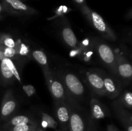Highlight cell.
I'll use <instances>...</instances> for the list:
<instances>
[{
  "label": "cell",
  "mask_w": 132,
  "mask_h": 131,
  "mask_svg": "<svg viewBox=\"0 0 132 131\" xmlns=\"http://www.w3.org/2000/svg\"><path fill=\"white\" fill-rule=\"evenodd\" d=\"M0 78L5 85L11 84L15 81L21 83L20 74L12 59L3 58L0 60Z\"/></svg>",
  "instance_id": "cell-4"
},
{
  "label": "cell",
  "mask_w": 132,
  "mask_h": 131,
  "mask_svg": "<svg viewBox=\"0 0 132 131\" xmlns=\"http://www.w3.org/2000/svg\"><path fill=\"white\" fill-rule=\"evenodd\" d=\"M100 73L104 82L106 96L111 99H114L119 96L122 91V86L120 81L114 76L109 75L103 71H100Z\"/></svg>",
  "instance_id": "cell-7"
},
{
  "label": "cell",
  "mask_w": 132,
  "mask_h": 131,
  "mask_svg": "<svg viewBox=\"0 0 132 131\" xmlns=\"http://www.w3.org/2000/svg\"><path fill=\"white\" fill-rule=\"evenodd\" d=\"M75 3L77 4L78 6H79L80 7L84 5L85 4V0H73Z\"/></svg>",
  "instance_id": "cell-27"
},
{
  "label": "cell",
  "mask_w": 132,
  "mask_h": 131,
  "mask_svg": "<svg viewBox=\"0 0 132 131\" xmlns=\"http://www.w3.org/2000/svg\"><path fill=\"white\" fill-rule=\"evenodd\" d=\"M5 12H6V11H5V8H4V6L3 5L2 3L1 2L0 3V20H1L3 18Z\"/></svg>",
  "instance_id": "cell-25"
},
{
  "label": "cell",
  "mask_w": 132,
  "mask_h": 131,
  "mask_svg": "<svg viewBox=\"0 0 132 131\" xmlns=\"http://www.w3.org/2000/svg\"><path fill=\"white\" fill-rule=\"evenodd\" d=\"M61 37L64 42L72 48H76L77 39L72 28L69 26H64L61 30Z\"/></svg>",
  "instance_id": "cell-14"
},
{
  "label": "cell",
  "mask_w": 132,
  "mask_h": 131,
  "mask_svg": "<svg viewBox=\"0 0 132 131\" xmlns=\"http://www.w3.org/2000/svg\"><path fill=\"white\" fill-rule=\"evenodd\" d=\"M16 41L10 35L6 33H0V46L4 47L15 48Z\"/></svg>",
  "instance_id": "cell-20"
},
{
  "label": "cell",
  "mask_w": 132,
  "mask_h": 131,
  "mask_svg": "<svg viewBox=\"0 0 132 131\" xmlns=\"http://www.w3.org/2000/svg\"><path fill=\"white\" fill-rule=\"evenodd\" d=\"M36 131H44V130H42V129H41V128H38V127H37V128H36Z\"/></svg>",
  "instance_id": "cell-28"
},
{
  "label": "cell",
  "mask_w": 132,
  "mask_h": 131,
  "mask_svg": "<svg viewBox=\"0 0 132 131\" xmlns=\"http://www.w3.org/2000/svg\"><path fill=\"white\" fill-rule=\"evenodd\" d=\"M18 107V104L11 90H8L4 95L0 110V118L7 120L11 118Z\"/></svg>",
  "instance_id": "cell-8"
},
{
  "label": "cell",
  "mask_w": 132,
  "mask_h": 131,
  "mask_svg": "<svg viewBox=\"0 0 132 131\" xmlns=\"http://www.w3.org/2000/svg\"><path fill=\"white\" fill-rule=\"evenodd\" d=\"M86 82L94 92L100 96H106L104 82L100 71H89L85 73Z\"/></svg>",
  "instance_id": "cell-10"
},
{
  "label": "cell",
  "mask_w": 132,
  "mask_h": 131,
  "mask_svg": "<svg viewBox=\"0 0 132 131\" xmlns=\"http://www.w3.org/2000/svg\"><path fill=\"white\" fill-rule=\"evenodd\" d=\"M113 107H121L123 109H131L132 93L130 91H126L113 103Z\"/></svg>",
  "instance_id": "cell-17"
},
{
  "label": "cell",
  "mask_w": 132,
  "mask_h": 131,
  "mask_svg": "<svg viewBox=\"0 0 132 131\" xmlns=\"http://www.w3.org/2000/svg\"><path fill=\"white\" fill-rule=\"evenodd\" d=\"M15 50H16L17 55L18 57H24L28 56L30 53V48L28 45L25 44L24 43H23L20 40H18L16 41V45L15 47Z\"/></svg>",
  "instance_id": "cell-22"
},
{
  "label": "cell",
  "mask_w": 132,
  "mask_h": 131,
  "mask_svg": "<svg viewBox=\"0 0 132 131\" xmlns=\"http://www.w3.org/2000/svg\"><path fill=\"white\" fill-rule=\"evenodd\" d=\"M43 71L48 88L54 101H64L72 105H76V103L70 97L59 73L52 71L50 69Z\"/></svg>",
  "instance_id": "cell-1"
},
{
  "label": "cell",
  "mask_w": 132,
  "mask_h": 131,
  "mask_svg": "<svg viewBox=\"0 0 132 131\" xmlns=\"http://www.w3.org/2000/svg\"><path fill=\"white\" fill-rule=\"evenodd\" d=\"M0 50L3 54L4 58H9L10 59H16L18 57L17 55L16 50L15 48L4 47L0 46Z\"/></svg>",
  "instance_id": "cell-23"
},
{
  "label": "cell",
  "mask_w": 132,
  "mask_h": 131,
  "mask_svg": "<svg viewBox=\"0 0 132 131\" xmlns=\"http://www.w3.org/2000/svg\"><path fill=\"white\" fill-rule=\"evenodd\" d=\"M107 131H120L117 127L112 124L108 125L107 127Z\"/></svg>",
  "instance_id": "cell-26"
},
{
  "label": "cell",
  "mask_w": 132,
  "mask_h": 131,
  "mask_svg": "<svg viewBox=\"0 0 132 131\" xmlns=\"http://www.w3.org/2000/svg\"><path fill=\"white\" fill-rule=\"evenodd\" d=\"M75 107L76 105H72L71 108L68 130L69 131H88L85 118Z\"/></svg>",
  "instance_id": "cell-11"
},
{
  "label": "cell",
  "mask_w": 132,
  "mask_h": 131,
  "mask_svg": "<svg viewBox=\"0 0 132 131\" xmlns=\"http://www.w3.org/2000/svg\"><path fill=\"white\" fill-rule=\"evenodd\" d=\"M90 110L92 117L94 119H104L108 115V109L101 102L95 98H92L90 100Z\"/></svg>",
  "instance_id": "cell-13"
},
{
  "label": "cell",
  "mask_w": 132,
  "mask_h": 131,
  "mask_svg": "<svg viewBox=\"0 0 132 131\" xmlns=\"http://www.w3.org/2000/svg\"><path fill=\"white\" fill-rule=\"evenodd\" d=\"M37 127L38 125L36 122L32 123H26L8 128L7 131H36Z\"/></svg>",
  "instance_id": "cell-21"
},
{
  "label": "cell",
  "mask_w": 132,
  "mask_h": 131,
  "mask_svg": "<svg viewBox=\"0 0 132 131\" xmlns=\"http://www.w3.org/2000/svg\"><path fill=\"white\" fill-rule=\"evenodd\" d=\"M6 12L17 15H32L37 14L34 8L21 0H1Z\"/></svg>",
  "instance_id": "cell-5"
},
{
  "label": "cell",
  "mask_w": 132,
  "mask_h": 131,
  "mask_svg": "<svg viewBox=\"0 0 132 131\" xmlns=\"http://www.w3.org/2000/svg\"><path fill=\"white\" fill-rule=\"evenodd\" d=\"M119 119L125 128L126 131H132V116L131 113H128L123 108L114 107Z\"/></svg>",
  "instance_id": "cell-15"
},
{
  "label": "cell",
  "mask_w": 132,
  "mask_h": 131,
  "mask_svg": "<svg viewBox=\"0 0 132 131\" xmlns=\"http://www.w3.org/2000/svg\"><path fill=\"white\" fill-rule=\"evenodd\" d=\"M70 97L74 102L82 98L85 92V86L76 74L72 72L63 71L59 74Z\"/></svg>",
  "instance_id": "cell-3"
},
{
  "label": "cell",
  "mask_w": 132,
  "mask_h": 131,
  "mask_svg": "<svg viewBox=\"0 0 132 131\" xmlns=\"http://www.w3.org/2000/svg\"><path fill=\"white\" fill-rule=\"evenodd\" d=\"M21 1H23V0H21Z\"/></svg>",
  "instance_id": "cell-29"
},
{
  "label": "cell",
  "mask_w": 132,
  "mask_h": 131,
  "mask_svg": "<svg viewBox=\"0 0 132 131\" xmlns=\"http://www.w3.org/2000/svg\"><path fill=\"white\" fill-rule=\"evenodd\" d=\"M117 77H119L126 83L130 82L132 76V67L128 60L122 55L117 54Z\"/></svg>",
  "instance_id": "cell-12"
},
{
  "label": "cell",
  "mask_w": 132,
  "mask_h": 131,
  "mask_svg": "<svg viewBox=\"0 0 132 131\" xmlns=\"http://www.w3.org/2000/svg\"><path fill=\"white\" fill-rule=\"evenodd\" d=\"M42 126L44 128H50L55 129L57 127L58 123L56 119L46 113H41Z\"/></svg>",
  "instance_id": "cell-19"
},
{
  "label": "cell",
  "mask_w": 132,
  "mask_h": 131,
  "mask_svg": "<svg viewBox=\"0 0 132 131\" xmlns=\"http://www.w3.org/2000/svg\"><path fill=\"white\" fill-rule=\"evenodd\" d=\"M72 105L64 101H55L54 114L57 121L65 130H68Z\"/></svg>",
  "instance_id": "cell-9"
},
{
  "label": "cell",
  "mask_w": 132,
  "mask_h": 131,
  "mask_svg": "<svg viewBox=\"0 0 132 131\" xmlns=\"http://www.w3.org/2000/svg\"><path fill=\"white\" fill-rule=\"evenodd\" d=\"M81 11L92 26L104 38L110 41H116L117 35L103 17L96 12L90 9L86 4L81 7Z\"/></svg>",
  "instance_id": "cell-2"
},
{
  "label": "cell",
  "mask_w": 132,
  "mask_h": 131,
  "mask_svg": "<svg viewBox=\"0 0 132 131\" xmlns=\"http://www.w3.org/2000/svg\"><path fill=\"white\" fill-rule=\"evenodd\" d=\"M32 123H36V121L32 117L27 115H18L11 117L9 119H7L5 127L8 128L14 127V126L18 125Z\"/></svg>",
  "instance_id": "cell-16"
},
{
  "label": "cell",
  "mask_w": 132,
  "mask_h": 131,
  "mask_svg": "<svg viewBox=\"0 0 132 131\" xmlns=\"http://www.w3.org/2000/svg\"><path fill=\"white\" fill-rule=\"evenodd\" d=\"M97 51L102 61L112 73L117 77V58L112 48L106 44L99 42L97 46Z\"/></svg>",
  "instance_id": "cell-6"
},
{
  "label": "cell",
  "mask_w": 132,
  "mask_h": 131,
  "mask_svg": "<svg viewBox=\"0 0 132 131\" xmlns=\"http://www.w3.org/2000/svg\"><path fill=\"white\" fill-rule=\"evenodd\" d=\"M32 56L33 59L41 66L43 71L50 69L48 67L47 57H46L45 52H43L41 50H34V51H32Z\"/></svg>",
  "instance_id": "cell-18"
},
{
  "label": "cell",
  "mask_w": 132,
  "mask_h": 131,
  "mask_svg": "<svg viewBox=\"0 0 132 131\" xmlns=\"http://www.w3.org/2000/svg\"><path fill=\"white\" fill-rule=\"evenodd\" d=\"M23 89L24 90V92L27 94L28 96H32V95L36 93V89L34 87L31 85H24L23 86Z\"/></svg>",
  "instance_id": "cell-24"
}]
</instances>
